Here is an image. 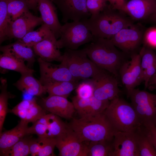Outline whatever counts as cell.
Instances as JSON below:
<instances>
[{
	"mask_svg": "<svg viewBox=\"0 0 156 156\" xmlns=\"http://www.w3.org/2000/svg\"><path fill=\"white\" fill-rule=\"evenodd\" d=\"M1 85L0 94V133L2 132L4 121L8 112V101L11 97L10 94L7 90L6 80L1 79Z\"/></svg>",
	"mask_w": 156,
	"mask_h": 156,
	"instance_id": "obj_29",
	"label": "cell"
},
{
	"mask_svg": "<svg viewBox=\"0 0 156 156\" xmlns=\"http://www.w3.org/2000/svg\"><path fill=\"white\" fill-rule=\"evenodd\" d=\"M96 1L103 3H107V0H95Z\"/></svg>",
	"mask_w": 156,
	"mask_h": 156,
	"instance_id": "obj_47",
	"label": "cell"
},
{
	"mask_svg": "<svg viewBox=\"0 0 156 156\" xmlns=\"http://www.w3.org/2000/svg\"><path fill=\"white\" fill-rule=\"evenodd\" d=\"M51 0L60 11L63 23L80 21L91 16L86 7V0Z\"/></svg>",
	"mask_w": 156,
	"mask_h": 156,
	"instance_id": "obj_14",
	"label": "cell"
},
{
	"mask_svg": "<svg viewBox=\"0 0 156 156\" xmlns=\"http://www.w3.org/2000/svg\"><path fill=\"white\" fill-rule=\"evenodd\" d=\"M128 96L142 126L156 123V94L135 89Z\"/></svg>",
	"mask_w": 156,
	"mask_h": 156,
	"instance_id": "obj_7",
	"label": "cell"
},
{
	"mask_svg": "<svg viewBox=\"0 0 156 156\" xmlns=\"http://www.w3.org/2000/svg\"><path fill=\"white\" fill-rule=\"evenodd\" d=\"M26 111V117L23 121L28 123H34L46 114V110L34 99H32L30 106Z\"/></svg>",
	"mask_w": 156,
	"mask_h": 156,
	"instance_id": "obj_33",
	"label": "cell"
},
{
	"mask_svg": "<svg viewBox=\"0 0 156 156\" xmlns=\"http://www.w3.org/2000/svg\"><path fill=\"white\" fill-rule=\"evenodd\" d=\"M25 62L7 53L0 55V67L3 69L13 70L21 74L27 73H34V70L29 67Z\"/></svg>",
	"mask_w": 156,
	"mask_h": 156,
	"instance_id": "obj_24",
	"label": "cell"
},
{
	"mask_svg": "<svg viewBox=\"0 0 156 156\" xmlns=\"http://www.w3.org/2000/svg\"><path fill=\"white\" fill-rule=\"evenodd\" d=\"M41 144L38 138L31 139L29 147L30 153L31 156H37L40 150Z\"/></svg>",
	"mask_w": 156,
	"mask_h": 156,
	"instance_id": "obj_42",
	"label": "cell"
},
{
	"mask_svg": "<svg viewBox=\"0 0 156 156\" xmlns=\"http://www.w3.org/2000/svg\"><path fill=\"white\" fill-rule=\"evenodd\" d=\"M31 140L25 137L23 138L13 145L4 156H27L30 154Z\"/></svg>",
	"mask_w": 156,
	"mask_h": 156,
	"instance_id": "obj_32",
	"label": "cell"
},
{
	"mask_svg": "<svg viewBox=\"0 0 156 156\" xmlns=\"http://www.w3.org/2000/svg\"><path fill=\"white\" fill-rule=\"evenodd\" d=\"M141 60L140 52L133 53L130 60L125 63L121 70L120 78L126 88L128 94L143 81Z\"/></svg>",
	"mask_w": 156,
	"mask_h": 156,
	"instance_id": "obj_11",
	"label": "cell"
},
{
	"mask_svg": "<svg viewBox=\"0 0 156 156\" xmlns=\"http://www.w3.org/2000/svg\"><path fill=\"white\" fill-rule=\"evenodd\" d=\"M25 2L23 0H8L7 10L11 22L20 17L24 13L29 11Z\"/></svg>",
	"mask_w": 156,
	"mask_h": 156,
	"instance_id": "obj_30",
	"label": "cell"
},
{
	"mask_svg": "<svg viewBox=\"0 0 156 156\" xmlns=\"http://www.w3.org/2000/svg\"><path fill=\"white\" fill-rule=\"evenodd\" d=\"M89 59L97 66L112 74L118 80L121 70L128 61L110 39L96 38L83 48Z\"/></svg>",
	"mask_w": 156,
	"mask_h": 156,
	"instance_id": "obj_1",
	"label": "cell"
},
{
	"mask_svg": "<svg viewBox=\"0 0 156 156\" xmlns=\"http://www.w3.org/2000/svg\"><path fill=\"white\" fill-rule=\"evenodd\" d=\"M47 114L33 123L31 127L27 129L28 135H37L38 137H47Z\"/></svg>",
	"mask_w": 156,
	"mask_h": 156,
	"instance_id": "obj_37",
	"label": "cell"
},
{
	"mask_svg": "<svg viewBox=\"0 0 156 156\" xmlns=\"http://www.w3.org/2000/svg\"><path fill=\"white\" fill-rule=\"evenodd\" d=\"M8 0H0V43L6 40L8 26L11 23L7 10Z\"/></svg>",
	"mask_w": 156,
	"mask_h": 156,
	"instance_id": "obj_31",
	"label": "cell"
},
{
	"mask_svg": "<svg viewBox=\"0 0 156 156\" xmlns=\"http://www.w3.org/2000/svg\"><path fill=\"white\" fill-rule=\"evenodd\" d=\"M61 64L66 67L77 80L95 79L106 71L97 66L88 57L84 49H66Z\"/></svg>",
	"mask_w": 156,
	"mask_h": 156,
	"instance_id": "obj_4",
	"label": "cell"
},
{
	"mask_svg": "<svg viewBox=\"0 0 156 156\" xmlns=\"http://www.w3.org/2000/svg\"><path fill=\"white\" fill-rule=\"evenodd\" d=\"M43 24L41 17L27 11L10 24L6 34V40L22 38L37 26Z\"/></svg>",
	"mask_w": 156,
	"mask_h": 156,
	"instance_id": "obj_13",
	"label": "cell"
},
{
	"mask_svg": "<svg viewBox=\"0 0 156 156\" xmlns=\"http://www.w3.org/2000/svg\"><path fill=\"white\" fill-rule=\"evenodd\" d=\"M53 3L51 0H38V9L43 24L50 29L57 39L60 36L62 25Z\"/></svg>",
	"mask_w": 156,
	"mask_h": 156,
	"instance_id": "obj_18",
	"label": "cell"
},
{
	"mask_svg": "<svg viewBox=\"0 0 156 156\" xmlns=\"http://www.w3.org/2000/svg\"><path fill=\"white\" fill-rule=\"evenodd\" d=\"M143 127L146 134L156 151V126L151 125Z\"/></svg>",
	"mask_w": 156,
	"mask_h": 156,
	"instance_id": "obj_41",
	"label": "cell"
},
{
	"mask_svg": "<svg viewBox=\"0 0 156 156\" xmlns=\"http://www.w3.org/2000/svg\"><path fill=\"white\" fill-rule=\"evenodd\" d=\"M78 81H56L43 85L46 92L49 95H55L67 98L76 88Z\"/></svg>",
	"mask_w": 156,
	"mask_h": 156,
	"instance_id": "obj_25",
	"label": "cell"
},
{
	"mask_svg": "<svg viewBox=\"0 0 156 156\" xmlns=\"http://www.w3.org/2000/svg\"><path fill=\"white\" fill-rule=\"evenodd\" d=\"M96 38L110 39L121 29L133 24L109 4L98 14L81 20Z\"/></svg>",
	"mask_w": 156,
	"mask_h": 156,
	"instance_id": "obj_3",
	"label": "cell"
},
{
	"mask_svg": "<svg viewBox=\"0 0 156 156\" xmlns=\"http://www.w3.org/2000/svg\"><path fill=\"white\" fill-rule=\"evenodd\" d=\"M156 10V0H130L119 11L135 20L148 18Z\"/></svg>",
	"mask_w": 156,
	"mask_h": 156,
	"instance_id": "obj_17",
	"label": "cell"
},
{
	"mask_svg": "<svg viewBox=\"0 0 156 156\" xmlns=\"http://www.w3.org/2000/svg\"><path fill=\"white\" fill-rule=\"evenodd\" d=\"M28 6L29 9L36 11L38 9V0H23Z\"/></svg>",
	"mask_w": 156,
	"mask_h": 156,
	"instance_id": "obj_43",
	"label": "cell"
},
{
	"mask_svg": "<svg viewBox=\"0 0 156 156\" xmlns=\"http://www.w3.org/2000/svg\"><path fill=\"white\" fill-rule=\"evenodd\" d=\"M138 147L139 156H156V151L143 126L139 131Z\"/></svg>",
	"mask_w": 156,
	"mask_h": 156,
	"instance_id": "obj_28",
	"label": "cell"
},
{
	"mask_svg": "<svg viewBox=\"0 0 156 156\" xmlns=\"http://www.w3.org/2000/svg\"><path fill=\"white\" fill-rule=\"evenodd\" d=\"M40 104L46 111L67 119L72 118L76 111L72 102L60 96L49 95L41 99Z\"/></svg>",
	"mask_w": 156,
	"mask_h": 156,
	"instance_id": "obj_16",
	"label": "cell"
},
{
	"mask_svg": "<svg viewBox=\"0 0 156 156\" xmlns=\"http://www.w3.org/2000/svg\"><path fill=\"white\" fill-rule=\"evenodd\" d=\"M142 42L144 46L156 50V26L150 27L144 32Z\"/></svg>",
	"mask_w": 156,
	"mask_h": 156,
	"instance_id": "obj_39",
	"label": "cell"
},
{
	"mask_svg": "<svg viewBox=\"0 0 156 156\" xmlns=\"http://www.w3.org/2000/svg\"><path fill=\"white\" fill-rule=\"evenodd\" d=\"M140 53L141 56V65L143 74V72L146 69L156 65V53L153 50L145 46L141 49Z\"/></svg>",
	"mask_w": 156,
	"mask_h": 156,
	"instance_id": "obj_34",
	"label": "cell"
},
{
	"mask_svg": "<svg viewBox=\"0 0 156 156\" xmlns=\"http://www.w3.org/2000/svg\"><path fill=\"white\" fill-rule=\"evenodd\" d=\"M82 142H112L116 131L104 112L73 118L68 125Z\"/></svg>",
	"mask_w": 156,
	"mask_h": 156,
	"instance_id": "obj_2",
	"label": "cell"
},
{
	"mask_svg": "<svg viewBox=\"0 0 156 156\" xmlns=\"http://www.w3.org/2000/svg\"><path fill=\"white\" fill-rule=\"evenodd\" d=\"M41 144V148L37 156H55L54 153L56 147V141L55 138L49 137L38 138Z\"/></svg>",
	"mask_w": 156,
	"mask_h": 156,
	"instance_id": "obj_36",
	"label": "cell"
},
{
	"mask_svg": "<svg viewBox=\"0 0 156 156\" xmlns=\"http://www.w3.org/2000/svg\"><path fill=\"white\" fill-rule=\"evenodd\" d=\"M104 113L117 131H135L142 126L132 105L119 97L110 101Z\"/></svg>",
	"mask_w": 156,
	"mask_h": 156,
	"instance_id": "obj_5",
	"label": "cell"
},
{
	"mask_svg": "<svg viewBox=\"0 0 156 156\" xmlns=\"http://www.w3.org/2000/svg\"><path fill=\"white\" fill-rule=\"evenodd\" d=\"M155 126H156V124H155Z\"/></svg>",
	"mask_w": 156,
	"mask_h": 156,
	"instance_id": "obj_48",
	"label": "cell"
},
{
	"mask_svg": "<svg viewBox=\"0 0 156 156\" xmlns=\"http://www.w3.org/2000/svg\"><path fill=\"white\" fill-rule=\"evenodd\" d=\"M144 32L138 27L133 24L121 29L110 39L124 53H131L142 42Z\"/></svg>",
	"mask_w": 156,
	"mask_h": 156,
	"instance_id": "obj_9",
	"label": "cell"
},
{
	"mask_svg": "<svg viewBox=\"0 0 156 156\" xmlns=\"http://www.w3.org/2000/svg\"><path fill=\"white\" fill-rule=\"evenodd\" d=\"M0 50L2 53L9 54L24 62L27 61L28 66H32L35 61L36 54L32 48L25 46L17 41L1 46Z\"/></svg>",
	"mask_w": 156,
	"mask_h": 156,
	"instance_id": "obj_21",
	"label": "cell"
},
{
	"mask_svg": "<svg viewBox=\"0 0 156 156\" xmlns=\"http://www.w3.org/2000/svg\"><path fill=\"white\" fill-rule=\"evenodd\" d=\"M55 139L59 156H87L88 142L80 141L69 126L65 132Z\"/></svg>",
	"mask_w": 156,
	"mask_h": 156,
	"instance_id": "obj_8",
	"label": "cell"
},
{
	"mask_svg": "<svg viewBox=\"0 0 156 156\" xmlns=\"http://www.w3.org/2000/svg\"><path fill=\"white\" fill-rule=\"evenodd\" d=\"M53 38L55 37L53 32L46 25L43 24L37 30L28 32L22 38L17 41L25 46L32 48L35 44L46 39Z\"/></svg>",
	"mask_w": 156,
	"mask_h": 156,
	"instance_id": "obj_23",
	"label": "cell"
},
{
	"mask_svg": "<svg viewBox=\"0 0 156 156\" xmlns=\"http://www.w3.org/2000/svg\"><path fill=\"white\" fill-rule=\"evenodd\" d=\"M140 127L135 131L116 132L112 156H139L138 138Z\"/></svg>",
	"mask_w": 156,
	"mask_h": 156,
	"instance_id": "obj_10",
	"label": "cell"
},
{
	"mask_svg": "<svg viewBox=\"0 0 156 156\" xmlns=\"http://www.w3.org/2000/svg\"><path fill=\"white\" fill-rule=\"evenodd\" d=\"M107 3H103L95 0H86L87 9L91 15H96L102 11L107 5Z\"/></svg>",
	"mask_w": 156,
	"mask_h": 156,
	"instance_id": "obj_40",
	"label": "cell"
},
{
	"mask_svg": "<svg viewBox=\"0 0 156 156\" xmlns=\"http://www.w3.org/2000/svg\"><path fill=\"white\" fill-rule=\"evenodd\" d=\"M148 18L152 22L156 23V10Z\"/></svg>",
	"mask_w": 156,
	"mask_h": 156,
	"instance_id": "obj_46",
	"label": "cell"
},
{
	"mask_svg": "<svg viewBox=\"0 0 156 156\" xmlns=\"http://www.w3.org/2000/svg\"><path fill=\"white\" fill-rule=\"evenodd\" d=\"M58 48L77 50L80 46L92 41L95 37L82 21L67 22L62 25Z\"/></svg>",
	"mask_w": 156,
	"mask_h": 156,
	"instance_id": "obj_6",
	"label": "cell"
},
{
	"mask_svg": "<svg viewBox=\"0 0 156 156\" xmlns=\"http://www.w3.org/2000/svg\"><path fill=\"white\" fill-rule=\"evenodd\" d=\"M55 38H49L35 44L32 48L36 55L42 59L49 62H61L62 55L57 44Z\"/></svg>",
	"mask_w": 156,
	"mask_h": 156,
	"instance_id": "obj_20",
	"label": "cell"
},
{
	"mask_svg": "<svg viewBox=\"0 0 156 156\" xmlns=\"http://www.w3.org/2000/svg\"><path fill=\"white\" fill-rule=\"evenodd\" d=\"M113 141L88 142L87 156H112L113 151Z\"/></svg>",
	"mask_w": 156,
	"mask_h": 156,
	"instance_id": "obj_27",
	"label": "cell"
},
{
	"mask_svg": "<svg viewBox=\"0 0 156 156\" xmlns=\"http://www.w3.org/2000/svg\"><path fill=\"white\" fill-rule=\"evenodd\" d=\"M76 89V95L81 98L87 99L94 96V87L91 80L79 84Z\"/></svg>",
	"mask_w": 156,
	"mask_h": 156,
	"instance_id": "obj_38",
	"label": "cell"
},
{
	"mask_svg": "<svg viewBox=\"0 0 156 156\" xmlns=\"http://www.w3.org/2000/svg\"><path fill=\"white\" fill-rule=\"evenodd\" d=\"M110 102L109 101L100 100L93 96L87 109L82 117L96 115L104 112L109 105Z\"/></svg>",
	"mask_w": 156,
	"mask_h": 156,
	"instance_id": "obj_35",
	"label": "cell"
},
{
	"mask_svg": "<svg viewBox=\"0 0 156 156\" xmlns=\"http://www.w3.org/2000/svg\"><path fill=\"white\" fill-rule=\"evenodd\" d=\"M38 61L40 68V81L43 86L56 81H78L69 70L61 64H53L39 57Z\"/></svg>",
	"mask_w": 156,
	"mask_h": 156,
	"instance_id": "obj_12",
	"label": "cell"
},
{
	"mask_svg": "<svg viewBox=\"0 0 156 156\" xmlns=\"http://www.w3.org/2000/svg\"><path fill=\"white\" fill-rule=\"evenodd\" d=\"M33 74L30 73L21 74L20 79L14 85L19 90L31 95L41 96L46 92L40 81L36 79Z\"/></svg>",
	"mask_w": 156,
	"mask_h": 156,
	"instance_id": "obj_22",
	"label": "cell"
},
{
	"mask_svg": "<svg viewBox=\"0 0 156 156\" xmlns=\"http://www.w3.org/2000/svg\"><path fill=\"white\" fill-rule=\"evenodd\" d=\"M28 123L21 120L13 128L0 133V155L4 156L6 153L15 144L28 135Z\"/></svg>",
	"mask_w": 156,
	"mask_h": 156,
	"instance_id": "obj_19",
	"label": "cell"
},
{
	"mask_svg": "<svg viewBox=\"0 0 156 156\" xmlns=\"http://www.w3.org/2000/svg\"><path fill=\"white\" fill-rule=\"evenodd\" d=\"M150 85L156 87V73L150 80L148 83V86Z\"/></svg>",
	"mask_w": 156,
	"mask_h": 156,
	"instance_id": "obj_45",
	"label": "cell"
},
{
	"mask_svg": "<svg viewBox=\"0 0 156 156\" xmlns=\"http://www.w3.org/2000/svg\"><path fill=\"white\" fill-rule=\"evenodd\" d=\"M127 1V0H117L116 3L113 8L119 10Z\"/></svg>",
	"mask_w": 156,
	"mask_h": 156,
	"instance_id": "obj_44",
	"label": "cell"
},
{
	"mask_svg": "<svg viewBox=\"0 0 156 156\" xmlns=\"http://www.w3.org/2000/svg\"><path fill=\"white\" fill-rule=\"evenodd\" d=\"M47 137L56 138L65 132L69 125L62 121L59 116L52 113L47 114Z\"/></svg>",
	"mask_w": 156,
	"mask_h": 156,
	"instance_id": "obj_26",
	"label": "cell"
},
{
	"mask_svg": "<svg viewBox=\"0 0 156 156\" xmlns=\"http://www.w3.org/2000/svg\"><path fill=\"white\" fill-rule=\"evenodd\" d=\"M108 73L106 71L97 78L91 79L94 85V96L100 100L111 101L118 97V80Z\"/></svg>",
	"mask_w": 156,
	"mask_h": 156,
	"instance_id": "obj_15",
	"label": "cell"
}]
</instances>
